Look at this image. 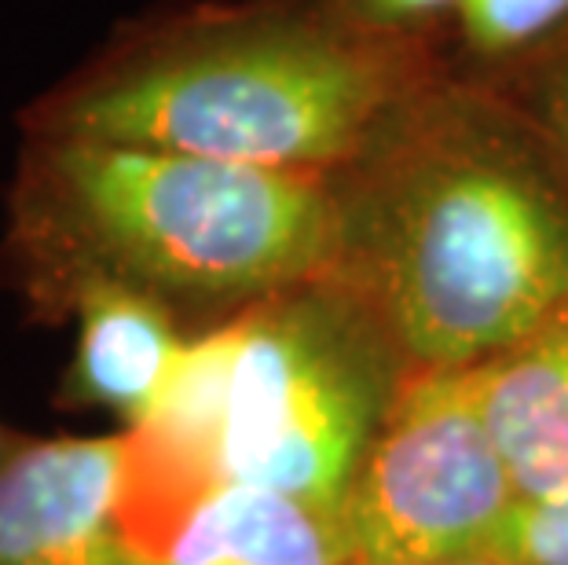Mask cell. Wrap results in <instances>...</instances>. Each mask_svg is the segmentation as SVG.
<instances>
[{
    "mask_svg": "<svg viewBox=\"0 0 568 565\" xmlns=\"http://www.w3.org/2000/svg\"><path fill=\"white\" fill-rule=\"evenodd\" d=\"M16 444H19V437H16V434H8V430L0 426V466H4V460L11 455V448H16Z\"/></svg>",
    "mask_w": 568,
    "mask_h": 565,
    "instance_id": "obj_14",
    "label": "cell"
},
{
    "mask_svg": "<svg viewBox=\"0 0 568 565\" xmlns=\"http://www.w3.org/2000/svg\"><path fill=\"white\" fill-rule=\"evenodd\" d=\"M331 275L415 367H480L568 302V176L525 114L452 67L331 173Z\"/></svg>",
    "mask_w": 568,
    "mask_h": 565,
    "instance_id": "obj_1",
    "label": "cell"
},
{
    "mask_svg": "<svg viewBox=\"0 0 568 565\" xmlns=\"http://www.w3.org/2000/svg\"><path fill=\"white\" fill-rule=\"evenodd\" d=\"M132 441L33 437L0 466V565H118Z\"/></svg>",
    "mask_w": 568,
    "mask_h": 565,
    "instance_id": "obj_6",
    "label": "cell"
},
{
    "mask_svg": "<svg viewBox=\"0 0 568 565\" xmlns=\"http://www.w3.org/2000/svg\"><path fill=\"white\" fill-rule=\"evenodd\" d=\"M452 67L440 33L371 30L334 0H195L118 30L19 129L331 176Z\"/></svg>",
    "mask_w": 568,
    "mask_h": 565,
    "instance_id": "obj_2",
    "label": "cell"
},
{
    "mask_svg": "<svg viewBox=\"0 0 568 565\" xmlns=\"http://www.w3.org/2000/svg\"><path fill=\"white\" fill-rule=\"evenodd\" d=\"M437 565H506V562H499V558H463V562H437Z\"/></svg>",
    "mask_w": 568,
    "mask_h": 565,
    "instance_id": "obj_15",
    "label": "cell"
},
{
    "mask_svg": "<svg viewBox=\"0 0 568 565\" xmlns=\"http://www.w3.org/2000/svg\"><path fill=\"white\" fill-rule=\"evenodd\" d=\"M521 503L474 367H415L337 525L356 565H437L485 558Z\"/></svg>",
    "mask_w": 568,
    "mask_h": 565,
    "instance_id": "obj_5",
    "label": "cell"
},
{
    "mask_svg": "<svg viewBox=\"0 0 568 565\" xmlns=\"http://www.w3.org/2000/svg\"><path fill=\"white\" fill-rule=\"evenodd\" d=\"M118 565H356L342 525L283 492L213 481L159 507L122 503Z\"/></svg>",
    "mask_w": 568,
    "mask_h": 565,
    "instance_id": "obj_7",
    "label": "cell"
},
{
    "mask_svg": "<svg viewBox=\"0 0 568 565\" xmlns=\"http://www.w3.org/2000/svg\"><path fill=\"white\" fill-rule=\"evenodd\" d=\"M568 30V0H466L455 16L463 70H503Z\"/></svg>",
    "mask_w": 568,
    "mask_h": 565,
    "instance_id": "obj_10",
    "label": "cell"
},
{
    "mask_svg": "<svg viewBox=\"0 0 568 565\" xmlns=\"http://www.w3.org/2000/svg\"><path fill=\"white\" fill-rule=\"evenodd\" d=\"M474 379L525 500L568 488V302Z\"/></svg>",
    "mask_w": 568,
    "mask_h": 565,
    "instance_id": "obj_9",
    "label": "cell"
},
{
    "mask_svg": "<svg viewBox=\"0 0 568 565\" xmlns=\"http://www.w3.org/2000/svg\"><path fill=\"white\" fill-rule=\"evenodd\" d=\"M67 320L78 339L59 382V404L111 412L122 430L140 426L173 379L191 331L169 309L118 286L84 291Z\"/></svg>",
    "mask_w": 568,
    "mask_h": 565,
    "instance_id": "obj_8",
    "label": "cell"
},
{
    "mask_svg": "<svg viewBox=\"0 0 568 565\" xmlns=\"http://www.w3.org/2000/svg\"><path fill=\"white\" fill-rule=\"evenodd\" d=\"M331 176L132 143L22 137L0 280L41 323L92 286L169 309L191 334L331 272Z\"/></svg>",
    "mask_w": 568,
    "mask_h": 565,
    "instance_id": "obj_3",
    "label": "cell"
},
{
    "mask_svg": "<svg viewBox=\"0 0 568 565\" xmlns=\"http://www.w3.org/2000/svg\"><path fill=\"white\" fill-rule=\"evenodd\" d=\"M224 334V407L205 485L283 492L337 518L415 364L331 272L264 297Z\"/></svg>",
    "mask_w": 568,
    "mask_h": 565,
    "instance_id": "obj_4",
    "label": "cell"
},
{
    "mask_svg": "<svg viewBox=\"0 0 568 565\" xmlns=\"http://www.w3.org/2000/svg\"><path fill=\"white\" fill-rule=\"evenodd\" d=\"M334 4L371 30L437 38L444 22H455L466 0H334Z\"/></svg>",
    "mask_w": 568,
    "mask_h": 565,
    "instance_id": "obj_13",
    "label": "cell"
},
{
    "mask_svg": "<svg viewBox=\"0 0 568 565\" xmlns=\"http://www.w3.org/2000/svg\"><path fill=\"white\" fill-rule=\"evenodd\" d=\"M488 558L506 565H568V488L525 500Z\"/></svg>",
    "mask_w": 568,
    "mask_h": 565,
    "instance_id": "obj_12",
    "label": "cell"
},
{
    "mask_svg": "<svg viewBox=\"0 0 568 565\" xmlns=\"http://www.w3.org/2000/svg\"><path fill=\"white\" fill-rule=\"evenodd\" d=\"M506 95L568 176V30L503 70H469Z\"/></svg>",
    "mask_w": 568,
    "mask_h": 565,
    "instance_id": "obj_11",
    "label": "cell"
}]
</instances>
